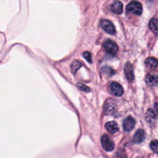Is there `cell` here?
<instances>
[{
    "label": "cell",
    "mask_w": 158,
    "mask_h": 158,
    "mask_svg": "<svg viewBox=\"0 0 158 158\" xmlns=\"http://www.w3.org/2000/svg\"><path fill=\"white\" fill-rule=\"evenodd\" d=\"M127 12H132L136 15H141L143 12V7L141 4L136 1H131L126 7Z\"/></svg>",
    "instance_id": "cell-1"
},
{
    "label": "cell",
    "mask_w": 158,
    "mask_h": 158,
    "mask_svg": "<svg viewBox=\"0 0 158 158\" xmlns=\"http://www.w3.org/2000/svg\"><path fill=\"white\" fill-rule=\"evenodd\" d=\"M101 141L102 147L106 151H112L115 148V143L106 135H104L101 137Z\"/></svg>",
    "instance_id": "cell-2"
},
{
    "label": "cell",
    "mask_w": 158,
    "mask_h": 158,
    "mask_svg": "<svg viewBox=\"0 0 158 158\" xmlns=\"http://www.w3.org/2000/svg\"><path fill=\"white\" fill-rule=\"evenodd\" d=\"M104 48L105 50L110 54H115L118 49L117 44L113 41L110 40H106L103 43Z\"/></svg>",
    "instance_id": "cell-3"
},
{
    "label": "cell",
    "mask_w": 158,
    "mask_h": 158,
    "mask_svg": "<svg viewBox=\"0 0 158 158\" xmlns=\"http://www.w3.org/2000/svg\"><path fill=\"white\" fill-rule=\"evenodd\" d=\"M100 26L107 33L112 35L115 34V28L112 23L109 20L102 19L100 21Z\"/></svg>",
    "instance_id": "cell-4"
},
{
    "label": "cell",
    "mask_w": 158,
    "mask_h": 158,
    "mask_svg": "<svg viewBox=\"0 0 158 158\" xmlns=\"http://www.w3.org/2000/svg\"><path fill=\"white\" fill-rule=\"evenodd\" d=\"M135 125V120L131 117H127L123 122V128L125 131H130Z\"/></svg>",
    "instance_id": "cell-5"
},
{
    "label": "cell",
    "mask_w": 158,
    "mask_h": 158,
    "mask_svg": "<svg viewBox=\"0 0 158 158\" xmlns=\"http://www.w3.org/2000/svg\"><path fill=\"white\" fill-rule=\"evenodd\" d=\"M110 91L116 96H120L123 93V88L121 85L117 82L114 81L110 84Z\"/></svg>",
    "instance_id": "cell-6"
},
{
    "label": "cell",
    "mask_w": 158,
    "mask_h": 158,
    "mask_svg": "<svg viewBox=\"0 0 158 158\" xmlns=\"http://www.w3.org/2000/svg\"><path fill=\"white\" fill-rule=\"evenodd\" d=\"M124 72L128 81L131 82L134 80L133 68L130 62H127L124 66Z\"/></svg>",
    "instance_id": "cell-7"
},
{
    "label": "cell",
    "mask_w": 158,
    "mask_h": 158,
    "mask_svg": "<svg viewBox=\"0 0 158 158\" xmlns=\"http://www.w3.org/2000/svg\"><path fill=\"white\" fill-rule=\"evenodd\" d=\"M145 138V131L142 129L138 130L133 138V142L135 144L141 143Z\"/></svg>",
    "instance_id": "cell-8"
},
{
    "label": "cell",
    "mask_w": 158,
    "mask_h": 158,
    "mask_svg": "<svg viewBox=\"0 0 158 158\" xmlns=\"http://www.w3.org/2000/svg\"><path fill=\"white\" fill-rule=\"evenodd\" d=\"M146 82L151 87H158V75H148L146 78Z\"/></svg>",
    "instance_id": "cell-9"
},
{
    "label": "cell",
    "mask_w": 158,
    "mask_h": 158,
    "mask_svg": "<svg viewBox=\"0 0 158 158\" xmlns=\"http://www.w3.org/2000/svg\"><path fill=\"white\" fill-rule=\"evenodd\" d=\"M105 128L107 131L111 134L117 133L119 130L118 124L115 121H110L106 123V124L105 125Z\"/></svg>",
    "instance_id": "cell-10"
},
{
    "label": "cell",
    "mask_w": 158,
    "mask_h": 158,
    "mask_svg": "<svg viewBox=\"0 0 158 158\" xmlns=\"http://www.w3.org/2000/svg\"><path fill=\"white\" fill-rule=\"evenodd\" d=\"M111 10L116 14H120L123 11V4L122 2L119 1H115L111 5Z\"/></svg>",
    "instance_id": "cell-11"
},
{
    "label": "cell",
    "mask_w": 158,
    "mask_h": 158,
    "mask_svg": "<svg viewBox=\"0 0 158 158\" xmlns=\"http://www.w3.org/2000/svg\"><path fill=\"white\" fill-rule=\"evenodd\" d=\"M116 106L112 102L106 103L104 106V111L107 115H112L116 111Z\"/></svg>",
    "instance_id": "cell-12"
},
{
    "label": "cell",
    "mask_w": 158,
    "mask_h": 158,
    "mask_svg": "<svg viewBox=\"0 0 158 158\" xmlns=\"http://www.w3.org/2000/svg\"><path fill=\"white\" fill-rule=\"evenodd\" d=\"M145 64L151 69H154L158 66V59L155 57H148L145 60Z\"/></svg>",
    "instance_id": "cell-13"
},
{
    "label": "cell",
    "mask_w": 158,
    "mask_h": 158,
    "mask_svg": "<svg viewBox=\"0 0 158 158\" xmlns=\"http://www.w3.org/2000/svg\"><path fill=\"white\" fill-rule=\"evenodd\" d=\"M150 29L156 33H158V19H152L149 23Z\"/></svg>",
    "instance_id": "cell-14"
},
{
    "label": "cell",
    "mask_w": 158,
    "mask_h": 158,
    "mask_svg": "<svg viewBox=\"0 0 158 158\" xmlns=\"http://www.w3.org/2000/svg\"><path fill=\"white\" fill-rule=\"evenodd\" d=\"M146 120L149 122H153L156 118V114L152 109H149L146 114Z\"/></svg>",
    "instance_id": "cell-15"
},
{
    "label": "cell",
    "mask_w": 158,
    "mask_h": 158,
    "mask_svg": "<svg viewBox=\"0 0 158 158\" xmlns=\"http://www.w3.org/2000/svg\"><path fill=\"white\" fill-rule=\"evenodd\" d=\"M151 149L156 154H158V141L156 139H153L150 143Z\"/></svg>",
    "instance_id": "cell-16"
},
{
    "label": "cell",
    "mask_w": 158,
    "mask_h": 158,
    "mask_svg": "<svg viewBox=\"0 0 158 158\" xmlns=\"http://www.w3.org/2000/svg\"><path fill=\"white\" fill-rule=\"evenodd\" d=\"M81 63L77 60L74 61L71 65V70L73 73H75V72L81 67Z\"/></svg>",
    "instance_id": "cell-17"
},
{
    "label": "cell",
    "mask_w": 158,
    "mask_h": 158,
    "mask_svg": "<svg viewBox=\"0 0 158 158\" xmlns=\"http://www.w3.org/2000/svg\"><path fill=\"white\" fill-rule=\"evenodd\" d=\"M102 72H103L104 73H106V75H109V76H111V75H114V73H115V72H114V70L111 67H107V66L102 67Z\"/></svg>",
    "instance_id": "cell-18"
},
{
    "label": "cell",
    "mask_w": 158,
    "mask_h": 158,
    "mask_svg": "<svg viewBox=\"0 0 158 158\" xmlns=\"http://www.w3.org/2000/svg\"><path fill=\"white\" fill-rule=\"evenodd\" d=\"M78 88L80 90H81L83 91H85V92H89L90 91V89L88 86H87L86 85H85L84 84L82 83H78L77 85Z\"/></svg>",
    "instance_id": "cell-19"
},
{
    "label": "cell",
    "mask_w": 158,
    "mask_h": 158,
    "mask_svg": "<svg viewBox=\"0 0 158 158\" xmlns=\"http://www.w3.org/2000/svg\"><path fill=\"white\" fill-rule=\"evenodd\" d=\"M83 57L85 58V59L89 62H91V54L89 52H85L84 54H83Z\"/></svg>",
    "instance_id": "cell-20"
},
{
    "label": "cell",
    "mask_w": 158,
    "mask_h": 158,
    "mask_svg": "<svg viewBox=\"0 0 158 158\" xmlns=\"http://www.w3.org/2000/svg\"><path fill=\"white\" fill-rule=\"evenodd\" d=\"M154 110L156 111V112L158 114V102H156L154 106Z\"/></svg>",
    "instance_id": "cell-21"
}]
</instances>
